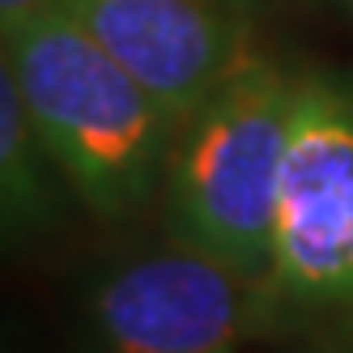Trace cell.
<instances>
[{
    "mask_svg": "<svg viewBox=\"0 0 353 353\" xmlns=\"http://www.w3.org/2000/svg\"><path fill=\"white\" fill-rule=\"evenodd\" d=\"M298 85L290 68L251 52L174 137L162 217L166 234L268 285Z\"/></svg>",
    "mask_w": 353,
    "mask_h": 353,
    "instance_id": "obj_2",
    "label": "cell"
},
{
    "mask_svg": "<svg viewBox=\"0 0 353 353\" xmlns=\"http://www.w3.org/2000/svg\"><path fill=\"white\" fill-rule=\"evenodd\" d=\"M264 332V290L166 239L111 264L85 298V353H239Z\"/></svg>",
    "mask_w": 353,
    "mask_h": 353,
    "instance_id": "obj_4",
    "label": "cell"
},
{
    "mask_svg": "<svg viewBox=\"0 0 353 353\" xmlns=\"http://www.w3.org/2000/svg\"><path fill=\"white\" fill-rule=\"evenodd\" d=\"M64 188L72 192L43 132L34 128L13 72L0 68V209H5V234L34 239L60 225Z\"/></svg>",
    "mask_w": 353,
    "mask_h": 353,
    "instance_id": "obj_6",
    "label": "cell"
},
{
    "mask_svg": "<svg viewBox=\"0 0 353 353\" xmlns=\"http://www.w3.org/2000/svg\"><path fill=\"white\" fill-rule=\"evenodd\" d=\"M311 353H353V336H323V345Z\"/></svg>",
    "mask_w": 353,
    "mask_h": 353,
    "instance_id": "obj_8",
    "label": "cell"
},
{
    "mask_svg": "<svg viewBox=\"0 0 353 353\" xmlns=\"http://www.w3.org/2000/svg\"><path fill=\"white\" fill-rule=\"evenodd\" d=\"M251 9H260V5H290V0H247Z\"/></svg>",
    "mask_w": 353,
    "mask_h": 353,
    "instance_id": "obj_9",
    "label": "cell"
},
{
    "mask_svg": "<svg viewBox=\"0 0 353 353\" xmlns=\"http://www.w3.org/2000/svg\"><path fill=\"white\" fill-rule=\"evenodd\" d=\"M56 5H64V0H0V30H5V39H9V34H17L21 26H26L30 17L56 9Z\"/></svg>",
    "mask_w": 353,
    "mask_h": 353,
    "instance_id": "obj_7",
    "label": "cell"
},
{
    "mask_svg": "<svg viewBox=\"0 0 353 353\" xmlns=\"http://www.w3.org/2000/svg\"><path fill=\"white\" fill-rule=\"evenodd\" d=\"M264 332L353 336V81L298 85Z\"/></svg>",
    "mask_w": 353,
    "mask_h": 353,
    "instance_id": "obj_3",
    "label": "cell"
},
{
    "mask_svg": "<svg viewBox=\"0 0 353 353\" xmlns=\"http://www.w3.org/2000/svg\"><path fill=\"white\" fill-rule=\"evenodd\" d=\"M5 68L94 217H137L162 192L179 123L64 5L5 39Z\"/></svg>",
    "mask_w": 353,
    "mask_h": 353,
    "instance_id": "obj_1",
    "label": "cell"
},
{
    "mask_svg": "<svg viewBox=\"0 0 353 353\" xmlns=\"http://www.w3.org/2000/svg\"><path fill=\"white\" fill-rule=\"evenodd\" d=\"M64 9L183 123L256 52L247 0H64Z\"/></svg>",
    "mask_w": 353,
    "mask_h": 353,
    "instance_id": "obj_5",
    "label": "cell"
}]
</instances>
